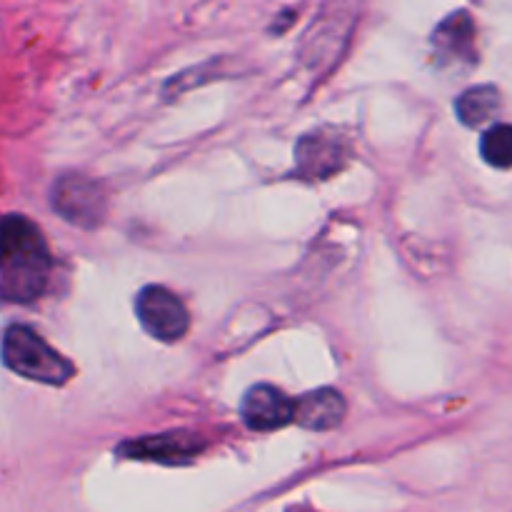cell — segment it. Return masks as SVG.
<instances>
[{"instance_id": "cell-1", "label": "cell", "mask_w": 512, "mask_h": 512, "mask_svg": "<svg viewBox=\"0 0 512 512\" xmlns=\"http://www.w3.org/2000/svg\"><path fill=\"white\" fill-rule=\"evenodd\" d=\"M50 275V250L43 233L23 215L0 218V298L33 303Z\"/></svg>"}, {"instance_id": "cell-2", "label": "cell", "mask_w": 512, "mask_h": 512, "mask_svg": "<svg viewBox=\"0 0 512 512\" xmlns=\"http://www.w3.org/2000/svg\"><path fill=\"white\" fill-rule=\"evenodd\" d=\"M3 363L20 378L43 385H65L75 375L73 363L50 348L28 325H10L5 330Z\"/></svg>"}, {"instance_id": "cell-3", "label": "cell", "mask_w": 512, "mask_h": 512, "mask_svg": "<svg viewBox=\"0 0 512 512\" xmlns=\"http://www.w3.org/2000/svg\"><path fill=\"white\" fill-rule=\"evenodd\" d=\"M50 203L60 218L85 230L98 228L105 218V210H108L103 188L95 180L83 178V175L58 178V183L53 185V193H50Z\"/></svg>"}, {"instance_id": "cell-4", "label": "cell", "mask_w": 512, "mask_h": 512, "mask_svg": "<svg viewBox=\"0 0 512 512\" xmlns=\"http://www.w3.org/2000/svg\"><path fill=\"white\" fill-rule=\"evenodd\" d=\"M140 325L163 343L180 340L190 328V315L183 300L163 285H148L135 298Z\"/></svg>"}, {"instance_id": "cell-5", "label": "cell", "mask_w": 512, "mask_h": 512, "mask_svg": "<svg viewBox=\"0 0 512 512\" xmlns=\"http://www.w3.org/2000/svg\"><path fill=\"white\" fill-rule=\"evenodd\" d=\"M240 413L248 428L253 430H280L295 420V400H290L283 390L268 383L253 385L245 393Z\"/></svg>"}, {"instance_id": "cell-6", "label": "cell", "mask_w": 512, "mask_h": 512, "mask_svg": "<svg viewBox=\"0 0 512 512\" xmlns=\"http://www.w3.org/2000/svg\"><path fill=\"white\" fill-rule=\"evenodd\" d=\"M203 448V440L190 433H165L153 435V438L135 440V443H125L120 448V455L135 460H155V463L180 465L190 463Z\"/></svg>"}, {"instance_id": "cell-7", "label": "cell", "mask_w": 512, "mask_h": 512, "mask_svg": "<svg viewBox=\"0 0 512 512\" xmlns=\"http://www.w3.org/2000/svg\"><path fill=\"white\" fill-rule=\"evenodd\" d=\"M348 160V145L330 133H310L298 145V173L305 178H330Z\"/></svg>"}, {"instance_id": "cell-8", "label": "cell", "mask_w": 512, "mask_h": 512, "mask_svg": "<svg viewBox=\"0 0 512 512\" xmlns=\"http://www.w3.org/2000/svg\"><path fill=\"white\" fill-rule=\"evenodd\" d=\"M345 398L333 388H320L295 400V423L308 430L338 428L345 418Z\"/></svg>"}, {"instance_id": "cell-9", "label": "cell", "mask_w": 512, "mask_h": 512, "mask_svg": "<svg viewBox=\"0 0 512 512\" xmlns=\"http://www.w3.org/2000/svg\"><path fill=\"white\" fill-rule=\"evenodd\" d=\"M433 48L438 50V55L453 60H475V23L465 10L448 15L443 23L435 28L433 38H430Z\"/></svg>"}, {"instance_id": "cell-10", "label": "cell", "mask_w": 512, "mask_h": 512, "mask_svg": "<svg viewBox=\"0 0 512 512\" xmlns=\"http://www.w3.org/2000/svg\"><path fill=\"white\" fill-rule=\"evenodd\" d=\"M500 105H503V100H500L498 88H493V85H475V88H468L455 100L460 123L468 125V128L488 125L500 113Z\"/></svg>"}, {"instance_id": "cell-11", "label": "cell", "mask_w": 512, "mask_h": 512, "mask_svg": "<svg viewBox=\"0 0 512 512\" xmlns=\"http://www.w3.org/2000/svg\"><path fill=\"white\" fill-rule=\"evenodd\" d=\"M510 138L512 133L508 123L490 125V128L483 133V140H480V153H483V158L488 160L490 165H495V168L508 170L510 155H512Z\"/></svg>"}]
</instances>
